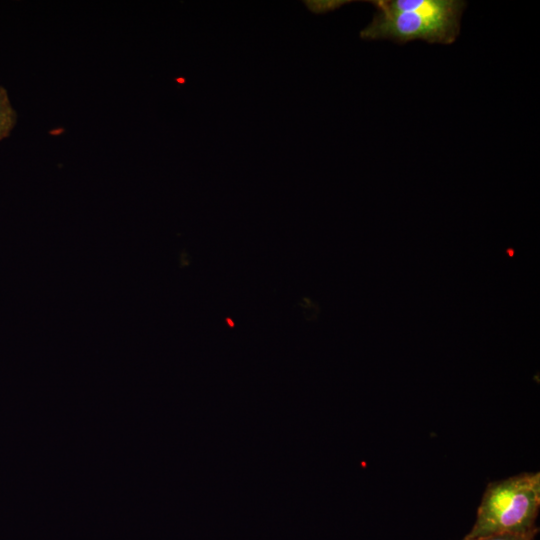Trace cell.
<instances>
[{"label": "cell", "instance_id": "cell-1", "mask_svg": "<svg viewBox=\"0 0 540 540\" xmlns=\"http://www.w3.org/2000/svg\"><path fill=\"white\" fill-rule=\"evenodd\" d=\"M371 23L360 32L364 40L389 39L397 44L424 40L452 44L460 31L466 2L461 0H372Z\"/></svg>", "mask_w": 540, "mask_h": 540}, {"label": "cell", "instance_id": "cell-3", "mask_svg": "<svg viewBox=\"0 0 540 540\" xmlns=\"http://www.w3.org/2000/svg\"><path fill=\"white\" fill-rule=\"evenodd\" d=\"M17 120V115L12 107L5 88L0 86V141L10 135Z\"/></svg>", "mask_w": 540, "mask_h": 540}, {"label": "cell", "instance_id": "cell-4", "mask_svg": "<svg viewBox=\"0 0 540 540\" xmlns=\"http://www.w3.org/2000/svg\"><path fill=\"white\" fill-rule=\"evenodd\" d=\"M344 0H305L304 4L314 14H323L349 3Z\"/></svg>", "mask_w": 540, "mask_h": 540}, {"label": "cell", "instance_id": "cell-5", "mask_svg": "<svg viewBox=\"0 0 540 540\" xmlns=\"http://www.w3.org/2000/svg\"><path fill=\"white\" fill-rule=\"evenodd\" d=\"M538 527L523 533H503L476 538H463L462 540H533L538 533Z\"/></svg>", "mask_w": 540, "mask_h": 540}, {"label": "cell", "instance_id": "cell-2", "mask_svg": "<svg viewBox=\"0 0 540 540\" xmlns=\"http://www.w3.org/2000/svg\"><path fill=\"white\" fill-rule=\"evenodd\" d=\"M540 472H523L490 482L477 509L474 525L464 538L523 533L537 527Z\"/></svg>", "mask_w": 540, "mask_h": 540}]
</instances>
